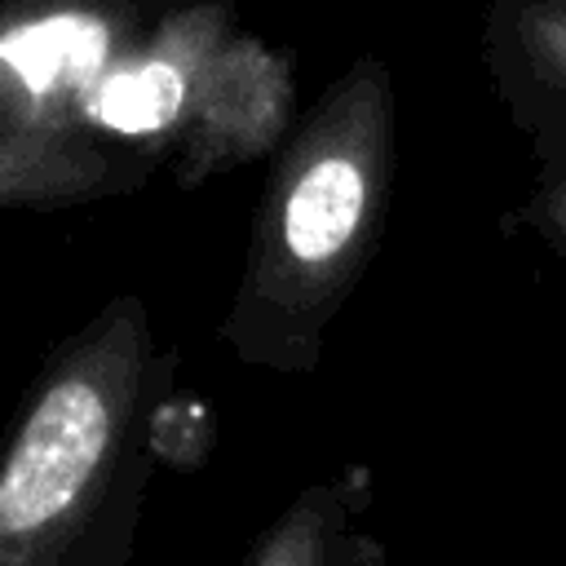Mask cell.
<instances>
[{
	"instance_id": "1",
	"label": "cell",
	"mask_w": 566,
	"mask_h": 566,
	"mask_svg": "<svg viewBox=\"0 0 566 566\" xmlns=\"http://www.w3.org/2000/svg\"><path fill=\"white\" fill-rule=\"evenodd\" d=\"M159 385L142 296H111L57 345L0 447V566L133 562Z\"/></svg>"
},
{
	"instance_id": "2",
	"label": "cell",
	"mask_w": 566,
	"mask_h": 566,
	"mask_svg": "<svg viewBox=\"0 0 566 566\" xmlns=\"http://www.w3.org/2000/svg\"><path fill=\"white\" fill-rule=\"evenodd\" d=\"M394 172V80L349 62L287 133L256 203L221 345L261 371L318 367L332 318L367 270Z\"/></svg>"
},
{
	"instance_id": "3",
	"label": "cell",
	"mask_w": 566,
	"mask_h": 566,
	"mask_svg": "<svg viewBox=\"0 0 566 566\" xmlns=\"http://www.w3.org/2000/svg\"><path fill=\"white\" fill-rule=\"evenodd\" d=\"M292 66L234 22L226 0L159 9L150 31L80 102V137L168 159L181 186L243 168L287 142Z\"/></svg>"
},
{
	"instance_id": "4",
	"label": "cell",
	"mask_w": 566,
	"mask_h": 566,
	"mask_svg": "<svg viewBox=\"0 0 566 566\" xmlns=\"http://www.w3.org/2000/svg\"><path fill=\"white\" fill-rule=\"evenodd\" d=\"M146 4L150 0H0V137H80V102L150 31Z\"/></svg>"
},
{
	"instance_id": "5",
	"label": "cell",
	"mask_w": 566,
	"mask_h": 566,
	"mask_svg": "<svg viewBox=\"0 0 566 566\" xmlns=\"http://www.w3.org/2000/svg\"><path fill=\"white\" fill-rule=\"evenodd\" d=\"M482 57L509 115L566 172V0H491Z\"/></svg>"
},
{
	"instance_id": "6",
	"label": "cell",
	"mask_w": 566,
	"mask_h": 566,
	"mask_svg": "<svg viewBox=\"0 0 566 566\" xmlns=\"http://www.w3.org/2000/svg\"><path fill=\"white\" fill-rule=\"evenodd\" d=\"M367 500L363 469L323 478L292 495L234 566H385V544L363 526Z\"/></svg>"
},
{
	"instance_id": "7",
	"label": "cell",
	"mask_w": 566,
	"mask_h": 566,
	"mask_svg": "<svg viewBox=\"0 0 566 566\" xmlns=\"http://www.w3.org/2000/svg\"><path fill=\"white\" fill-rule=\"evenodd\" d=\"M150 172V159L71 133H4L0 137V212L57 208L115 195Z\"/></svg>"
},
{
	"instance_id": "8",
	"label": "cell",
	"mask_w": 566,
	"mask_h": 566,
	"mask_svg": "<svg viewBox=\"0 0 566 566\" xmlns=\"http://www.w3.org/2000/svg\"><path fill=\"white\" fill-rule=\"evenodd\" d=\"M526 217H531V221H535V226L566 252V172H553V177L535 190Z\"/></svg>"
}]
</instances>
